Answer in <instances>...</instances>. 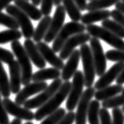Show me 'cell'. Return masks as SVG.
Returning <instances> with one entry per match:
<instances>
[{
    "instance_id": "obj_28",
    "label": "cell",
    "mask_w": 124,
    "mask_h": 124,
    "mask_svg": "<svg viewBox=\"0 0 124 124\" xmlns=\"http://www.w3.org/2000/svg\"><path fill=\"white\" fill-rule=\"evenodd\" d=\"M121 0H92L87 5V10L94 11L103 10L104 8L111 7L112 6H115Z\"/></svg>"
},
{
    "instance_id": "obj_29",
    "label": "cell",
    "mask_w": 124,
    "mask_h": 124,
    "mask_svg": "<svg viewBox=\"0 0 124 124\" xmlns=\"http://www.w3.org/2000/svg\"><path fill=\"white\" fill-rule=\"evenodd\" d=\"M22 33L18 30H8L0 32V44L18 41L22 38Z\"/></svg>"
},
{
    "instance_id": "obj_6",
    "label": "cell",
    "mask_w": 124,
    "mask_h": 124,
    "mask_svg": "<svg viewBox=\"0 0 124 124\" xmlns=\"http://www.w3.org/2000/svg\"><path fill=\"white\" fill-rule=\"evenodd\" d=\"M62 84H63L62 79L59 78L57 79V80H54L47 87L46 89H45L43 92L39 93L38 95H37V96L32 99H29L24 103V108L29 110L41 108L50 98H52L53 95L60 89Z\"/></svg>"
},
{
    "instance_id": "obj_53",
    "label": "cell",
    "mask_w": 124,
    "mask_h": 124,
    "mask_svg": "<svg viewBox=\"0 0 124 124\" xmlns=\"http://www.w3.org/2000/svg\"><path fill=\"white\" fill-rule=\"evenodd\" d=\"M26 1H29V0H26Z\"/></svg>"
},
{
    "instance_id": "obj_48",
    "label": "cell",
    "mask_w": 124,
    "mask_h": 124,
    "mask_svg": "<svg viewBox=\"0 0 124 124\" xmlns=\"http://www.w3.org/2000/svg\"><path fill=\"white\" fill-rule=\"evenodd\" d=\"M62 2V0H53V3H54L55 6H60L61 2Z\"/></svg>"
},
{
    "instance_id": "obj_19",
    "label": "cell",
    "mask_w": 124,
    "mask_h": 124,
    "mask_svg": "<svg viewBox=\"0 0 124 124\" xmlns=\"http://www.w3.org/2000/svg\"><path fill=\"white\" fill-rule=\"evenodd\" d=\"M9 71L11 92L17 95L21 91V84H22V70L18 61L15 60L9 64Z\"/></svg>"
},
{
    "instance_id": "obj_15",
    "label": "cell",
    "mask_w": 124,
    "mask_h": 124,
    "mask_svg": "<svg viewBox=\"0 0 124 124\" xmlns=\"http://www.w3.org/2000/svg\"><path fill=\"white\" fill-rule=\"evenodd\" d=\"M124 69V62H118L111 67L108 72H106L95 84V89L100 90L109 86L115 80H116L119 74Z\"/></svg>"
},
{
    "instance_id": "obj_51",
    "label": "cell",
    "mask_w": 124,
    "mask_h": 124,
    "mask_svg": "<svg viewBox=\"0 0 124 124\" xmlns=\"http://www.w3.org/2000/svg\"><path fill=\"white\" fill-rule=\"evenodd\" d=\"M122 110H123V111L124 112V105L123 106V109H122Z\"/></svg>"
},
{
    "instance_id": "obj_43",
    "label": "cell",
    "mask_w": 124,
    "mask_h": 124,
    "mask_svg": "<svg viewBox=\"0 0 124 124\" xmlns=\"http://www.w3.org/2000/svg\"><path fill=\"white\" fill-rule=\"evenodd\" d=\"M12 1H15V0H0V12L10 5V3Z\"/></svg>"
},
{
    "instance_id": "obj_14",
    "label": "cell",
    "mask_w": 124,
    "mask_h": 124,
    "mask_svg": "<svg viewBox=\"0 0 124 124\" xmlns=\"http://www.w3.org/2000/svg\"><path fill=\"white\" fill-rule=\"evenodd\" d=\"M49 86L46 82H33L25 86L15 97V103L18 105H24L29 98L37 93H41Z\"/></svg>"
},
{
    "instance_id": "obj_11",
    "label": "cell",
    "mask_w": 124,
    "mask_h": 124,
    "mask_svg": "<svg viewBox=\"0 0 124 124\" xmlns=\"http://www.w3.org/2000/svg\"><path fill=\"white\" fill-rule=\"evenodd\" d=\"M95 89L92 87L88 88L84 92L77 105L75 124H86L89 106L92 102V99L95 95Z\"/></svg>"
},
{
    "instance_id": "obj_45",
    "label": "cell",
    "mask_w": 124,
    "mask_h": 124,
    "mask_svg": "<svg viewBox=\"0 0 124 124\" xmlns=\"http://www.w3.org/2000/svg\"><path fill=\"white\" fill-rule=\"evenodd\" d=\"M115 9L124 14V2H118V3L115 5Z\"/></svg>"
},
{
    "instance_id": "obj_25",
    "label": "cell",
    "mask_w": 124,
    "mask_h": 124,
    "mask_svg": "<svg viewBox=\"0 0 124 124\" xmlns=\"http://www.w3.org/2000/svg\"><path fill=\"white\" fill-rule=\"evenodd\" d=\"M62 2H63L64 10L72 22H78L81 20V18H82L81 10L79 9L74 0H62Z\"/></svg>"
},
{
    "instance_id": "obj_31",
    "label": "cell",
    "mask_w": 124,
    "mask_h": 124,
    "mask_svg": "<svg viewBox=\"0 0 124 124\" xmlns=\"http://www.w3.org/2000/svg\"><path fill=\"white\" fill-rule=\"evenodd\" d=\"M0 25L9 28L10 30H18L20 28L18 22L14 17L0 12Z\"/></svg>"
},
{
    "instance_id": "obj_33",
    "label": "cell",
    "mask_w": 124,
    "mask_h": 124,
    "mask_svg": "<svg viewBox=\"0 0 124 124\" xmlns=\"http://www.w3.org/2000/svg\"><path fill=\"white\" fill-rule=\"evenodd\" d=\"M65 115L66 113L64 108H59L54 113L47 116L41 124H57Z\"/></svg>"
},
{
    "instance_id": "obj_21",
    "label": "cell",
    "mask_w": 124,
    "mask_h": 124,
    "mask_svg": "<svg viewBox=\"0 0 124 124\" xmlns=\"http://www.w3.org/2000/svg\"><path fill=\"white\" fill-rule=\"evenodd\" d=\"M61 76L60 70L55 68H47L37 71L33 74V82H46L48 80H57Z\"/></svg>"
},
{
    "instance_id": "obj_18",
    "label": "cell",
    "mask_w": 124,
    "mask_h": 124,
    "mask_svg": "<svg viewBox=\"0 0 124 124\" xmlns=\"http://www.w3.org/2000/svg\"><path fill=\"white\" fill-rule=\"evenodd\" d=\"M80 59V50L75 49L71 56L69 57L67 63L64 64V66L62 69L61 72V79L62 80L69 81L75 73L77 72V68L79 65V62Z\"/></svg>"
},
{
    "instance_id": "obj_40",
    "label": "cell",
    "mask_w": 124,
    "mask_h": 124,
    "mask_svg": "<svg viewBox=\"0 0 124 124\" xmlns=\"http://www.w3.org/2000/svg\"><path fill=\"white\" fill-rule=\"evenodd\" d=\"M111 17L113 20L119 23L121 26L124 27V14L120 12L118 10L115 9L111 11Z\"/></svg>"
},
{
    "instance_id": "obj_1",
    "label": "cell",
    "mask_w": 124,
    "mask_h": 124,
    "mask_svg": "<svg viewBox=\"0 0 124 124\" xmlns=\"http://www.w3.org/2000/svg\"><path fill=\"white\" fill-rule=\"evenodd\" d=\"M71 87L72 84L69 81H64L60 89L53 95L52 98H50L43 106L39 108L35 112V120L41 121L57 111L61 103L66 98H68Z\"/></svg>"
},
{
    "instance_id": "obj_17",
    "label": "cell",
    "mask_w": 124,
    "mask_h": 124,
    "mask_svg": "<svg viewBox=\"0 0 124 124\" xmlns=\"http://www.w3.org/2000/svg\"><path fill=\"white\" fill-rule=\"evenodd\" d=\"M24 48L26 49L28 56H29L30 61L33 62V64L37 68H38L40 69L46 68V61H45V59L41 54L34 41L31 40V39H26L24 41Z\"/></svg>"
},
{
    "instance_id": "obj_4",
    "label": "cell",
    "mask_w": 124,
    "mask_h": 124,
    "mask_svg": "<svg viewBox=\"0 0 124 124\" xmlns=\"http://www.w3.org/2000/svg\"><path fill=\"white\" fill-rule=\"evenodd\" d=\"M86 30L90 36L92 38L101 39L105 41L109 46L115 48V49L124 50V41L123 38L114 34L113 33L110 32L105 28L96 25H89L86 26Z\"/></svg>"
},
{
    "instance_id": "obj_23",
    "label": "cell",
    "mask_w": 124,
    "mask_h": 124,
    "mask_svg": "<svg viewBox=\"0 0 124 124\" xmlns=\"http://www.w3.org/2000/svg\"><path fill=\"white\" fill-rule=\"evenodd\" d=\"M51 22H52V17H50L49 15L45 16L44 18H42L41 19L38 26H37V28L34 30V33H33V41L38 43L42 39H44L45 36H46L48 30L49 29Z\"/></svg>"
},
{
    "instance_id": "obj_42",
    "label": "cell",
    "mask_w": 124,
    "mask_h": 124,
    "mask_svg": "<svg viewBox=\"0 0 124 124\" xmlns=\"http://www.w3.org/2000/svg\"><path fill=\"white\" fill-rule=\"evenodd\" d=\"M74 1L81 11L87 10V5H88L87 4V0H74Z\"/></svg>"
},
{
    "instance_id": "obj_41",
    "label": "cell",
    "mask_w": 124,
    "mask_h": 124,
    "mask_svg": "<svg viewBox=\"0 0 124 124\" xmlns=\"http://www.w3.org/2000/svg\"><path fill=\"white\" fill-rule=\"evenodd\" d=\"M76 120V113L69 111L57 124H72Z\"/></svg>"
},
{
    "instance_id": "obj_54",
    "label": "cell",
    "mask_w": 124,
    "mask_h": 124,
    "mask_svg": "<svg viewBox=\"0 0 124 124\" xmlns=\"http://www.w3.org/2000/svg\"><path fill=\"white\" fill-rule=\"evenodd\" d=\"M90 1H92V0H90Z\"/></svg>"
},
{
    "instance_id": "obj_8",
    "label": "cell",
    "mask_w": 124,
    "mask_h": 124,
    "mask_svg": "<svg viewBox=\"0 0 124 124\" xmlns=\"http://www.w3.org/2000/svg\"><path fill=\"white\" fill-rule=\"evenodd\" d=\"M6 11H7V15L14 17L18 22L22 30V35L25 38L30 39L31 38H33L35 30L26 14H25L15 5H9L6 8Z\"/></svg>"
},
{
    "instance_id": "obj_44",
    "label": "cell",
    "mask_w": 124,
    "mask_h": 124,
    "mask_svg": "<svg viewBox=\"0 0 124 124\" xmlns=\"http://www.w3.org/2000/svg\"><path fill=\"white\" fill-rule=\"evenodd\" d=\"M115 80H116V84H119V85H122V84H124V69Z\"/></svg>"
},
{
    "instance_id": "obj_35",
    "label": "cell",
    "mask_w": 124,
    "mask_h": 124,
    "mask_svg": "<svg viewBox=\"0 0 124 124\" xmlns=\"http://www.w3.org/2000/svg\"><path fill=\"white\" fill-rule=\"evenodd\" d=\"M14 53H12L9 50L0 47V61L2 63L10 64L11 62L15 61L14 59Z\"/></svg>"
},
{
    "instance_id": "obj_34",
    "label": "cell",
    "mask_w": 124,
    "mask_h": 124,
    "mask_svg": "<svg viewBox=\"0 0 124 124\" xmlns=\"http://www.w3.org/2000/svg\"><path fill=\"white\" fill-rule=\"evenodd\" d=\"M107 60L114 62H124V50L111 49L106 53Z\"/></svg>"
},
{
    "instance_id": "obj_16",
    "label": "cell",
    "mask_w": 124,
    "mask_h": 124,
    "mask_svg": "<svg viewBox=\"0 0 124 124\" xmlns=\"http://www.w3.org/2000/svg\"><path fill=\"white\" fill-rule=\"evenodd\" d=\"M37 47L45 59V61L48 62L49 64H51L53 68H55V69H57L59 70L63 69L64 66L63 60L60 57H57L56 55V53L53 51V49L48 46L47 43L40 41L37 43Z\"/></svg>"
},
{
    "instance_id": "obj_50",
    "label": "cell",
    "mask_w": 124,
    "mask_h": 124,
    "mask_svg": "<svg viewBox=\"0 0 124 124\" xmlns=\"http://www.w3.org/2000/svg\"><path fill=\"white\" fill-rule=\"evenodd\" d=\"M122 95L124 97V88H123V92H122Z\"/></svg>"
},
{
    "instance_id": "obj_47",
    "label": "cell",
    "mask_w": 124,
    "mask_h": 124,
    "mask_svg": "<svg viewBox=\"0 0 124 124\" xmlns=\"http://www.w3.org/2000/svg\"><path fill=\"white\" fill-rule=\"evenodd\" d=\"M41 2V0H32V3L34 6H36V7L40 5Z\"/></svg>"
},
{
    "instance_id": "obj_26",
    "label": "cell",
    "mask_w": 124,
    "mask_h": 124,
    "mask_svg": "<svg viewBox=\"0 0 124 124\" xmlns=\"http://www.w3.org/2000/svg\"><path fill=\"white\" fill-rule=\"evenodd\" d=\"M0 93L4 98H9L11 93L10 80L8 79L7 73L1 61H0Z\"/></svg>"
},
{
    "instance_id": "obj_27",
    "label": "cell",
    "mask_w": 124,
    "mask_h": 124,
    "mask_svg": "<svg viewBox=\"0 0 124 124\" xmlns=\"http://www.w3.org/2000/svg\"><path fill=\"white\" fill-rule=\"evenodd\" d=\"M100 103L96 100H92L88 111V120L89 124H100Z\"/></svg>"
},
{
    "instance_id": "obj_39",
    "label": "cell",
    "mask_w": 124,
    "mask_h": 124,
    "mask_svg": "<svg viewBox=\"0 0 124 124\" xmlns=\"http://www.w3.org/2000/svg\"><path fill=\"white\" fill-rule=\"evenodd\" d=\"M100 124H112L111 117L110 115L108 109L102 108L100 111Z\"/></svg>"
},
{
    "instance_id": "obj_2",
    "label": "cell",
    "mask_w": 124,
    "mask_h": 124,
    "mask_svg": "<svg viewBox=\"0 0 124 124\" xmlns=\"http://www.w3.org/2000/svg\"><path fill=\"white\" fill-rule=\"evenodd\" d=\"M10 46L14 55L17 57V61L21 67L22 85L26 86L27 84L30 83L33 77V68L32 64H31V61L24 46H22L19 41L11 42Z\"/></svg>"
},
{
    "instance_id": "obj_12",
    "label": "cell",
    "mask_w": 124,
    "mask_h": 124,
    "mask_svg": "<svg viewBox=\"0 0 124 124\" xmlns=\"http://www.w3.org/2000/svg\"><path fill=\"white\" fill-rule=\"evenodd\" d=\"M92 38L90 37V34L86 33H79L74 36L71 37L68 40L60 52V57L62 60H66L69 58L71 54L75 50V48L78 46H82V45L86 44V42L90 41Z\"/></svg>"
},
{
    "instance_id": "obj_49",
    "label": "cell",
    "mask_w": 124,
    "mask_h": 124,
    "mask_svg": "<svg viewBox=\"0 0 124 124\" xmlns=\"http://www.w3.org/2000/svg\"><path fill=\"white\" fill-rule=\"evenodd\" d=\"M25 124H33V123L32 122H30V121H28V122H27V123H26Z\"/></svg>"
},
{
    "instance_id": "obj_46",
    "label": "cell",
    "mask_w": 124,
    "mask_h": 124,
    "mask_svg": "<svg viewBox=\"0 0 124 124\" xmlns=\"http://www.w3.org/2000/svg\"><path fill=\"white\" fill-rule=\"evenodd\" d=\"M22 119H17V118H15V119H13L12 121H11V123H10V124H22Z\"/></svg>"
},
{
    "instance_id": "obj_52",
    "label": "cell",
    "mask_w": 124,
    "mask_h": 124,
    "mask_svg": "<svg viewBox=\"0 0 124 124\" xmlns=\"http://www.w3.org/2000/svg\"><path fill=\"white\" fill-rule=\"evenodd\" d=\"M122 2H124V0H122Z\"/></svg>"
},
{
    "instance_id": "obj_13",
    "label": "cell",
    "mask_w": 124,
    "mask_h": 124,
    "mask_svg": "<svg viewBox=\"0 0 124 124\" xmlns=\"http://www.w3.org/2000/svg\"><path fill=\"white\" fill-rule=\"evenodd\" d=\"M2 103L4 104L7 113L15 116L17 119H24L26 121L35 119V114H33V111L26 108H22L20 105L12 101L10 99L4 98L2 100Z\"/></svg>"
},
{
    "instance_id": "obj_9",
    "label": "cell",
    "mask_w": 124,
    "mask_h": 124,
    "mask_svg": "<svg viewBox=\"0 0 124 124\" xmlns=\"http://www.w3.org/2000/svg\"><path fill=\"white\" fill-rule=\"evenodd\" d=\"M90 47H91L93 61L95 63V73L98 77H101L106 72L107 69V57L103 52V46L98 38H92L90 39Z\"/></svg>"
},
{
    "instance_id": "obj_7",
    "label": "cell",
    "mask_w": 124,
    "mask_h": 124,
    "mask_svg": "<svg viewBox=\"0 0 124 124\" xmlns=\"http://www.w3.org/2000/svg\"><path fill=\"white\" fill-rule=\"evenodd\" d=\"M84 85V73L81 71H77L73 76L71 90L68 95L66 101V108L68 111H72L78 105L81 96L83 95Z\"/></svg>"
},
{
    "instance_id": "obj_36",
    "label": "cell",
    "mask_w": 124,
    "mask_h": 124,
    "mask_svg": "<svg viewBox=\"0 0 124 124\" xmlns=\"http://www.w3.org/2000/svg\"><path fill=\"white\" fill-rule=\"evenodd\" d=\"M112 124H124L123 111L119 108H114L112 111Z\"/></svg>"
},
{
    "instance_id": "obj_3",
    "label": "cell",
    "mask_w": 124,
    "mask_h": 124,
    "mask_svg": "<svg viewBox=\"0 0 124 124\" xmlns=\"http://www.w3.org/2000/svg\"><path fill=\"white\" fill-rule=\"evenodd\" d=\"M86 27L82 23L72 21L67 22L66 24H64V26L53 41L52 49L55 53L61 52L62 47L71 37L76 34H79V33H84Z\"/></svg>"
},
{
    "instance_id": "obj_38",
    "label": "cell",
    "mask_w": 124,
    "mask_h": 124,
    "mask_svg": "<svg viewBox=\"0 0 124 124\" xmlns=\"http://www.w3.org/2000/svg\"><path fill=\"white\" fill-rule=\"evenodd\" d=\"M1 95H2L0 93V124H10L7 111L5 108L3 103H2Z\"/></svg>"
},
{
    "instance_id": "obj_30",
    "label": "cell",
    "mask_w": 124,
    "mask_h": 124,
    "mask_svg": "<svg viewBox=\"0 0 124 124\" xmlns=\"http://www.w3.org/2000/svg\"><path fill=\"white\" fill-rule=\"evenodd\" d=\"M102 27L105 28L110 32L113 33L114 34L119 37L120 38H124V27L119 23L111 19H106L102 22Z\"/></svg>"
},
{
    "instance_id": "obj_10",
    "label": "cell",
    "mask_w": 124,
    "mask_h": 124,
    "mask_svg": "<svg viewBox=\"0 0 124 124\" xmlns=\"http://www.w3.org/2000/svg\"><path fill=\"white\" fill-rule=\"evenodd\" d=\"M65 13L66 11L63 6H57L56 8L54 15L52 18V22L50 24L49 29L44 38L46 43H50L53 41H54L56 37L57 36L59 32L63 28L64 22L65 20Z\"/></svg>"
},
{
    "instance_id": "obj_24",
    "label": "cell",
    "mask_w": 124,
    "mask_h": 124,
    "mask_svg": "<svg viewBox=\"0 0 124 124\" xmlns=\"http://www.w3.org/2000/svg\"><path fill=\"white\" fill-rule=\"evenodd\" d=\"M123 88L122 85L116 84V85H111L108 86L103 89L97 90V92L95 93V98L98 101H103L108 99L115 96L119 93L122 92Z\"/></svg>"
},
{
    "instance_id": "obj_37",
    "label": "cell",
    "mask_w": 124,
    "mask_h": 124,
    "mask_svg": "<svg viewBox=\"0 0 124 124\" xmlns=\"http://www.w3.org/2000/svg\"><path fill=\"white\" fill-rule=\"evenodd\" d=\"M54 3L53 0H41V11L42 15L48 16L52 12V9Z\"/></svg>"
},
{
    "instance_id": "obj_22",
    "label": "cell",
    "mask_w": 124,
    "mask_h": 124,
    "mask_svg": "<svg viewBox=\"0 0 124 124\" xmlns=\"http://www.w3.org/2000/svg\"><path fill=\"white\" fill-rule=\"evenodd\" d=\"M111 17V11L108 10H94L85 14L81 18V22L84 25H92L95 22H103Z\"/></svg>"
},
{
    "instance_id": "obj_32",
    "label": "cell",
    "mask_w": 124,
    "mask_h": 124,
    "mask_svg": "<svg viewBox=\"0 0 124 124\" xmlns=\"http://www.w3.org/2000/svg\"><path fill=\"white\" fill-rule=\"evenodd\" d=\"M124 105V97L123 95H116V96L111 97L106 100H103L102 103L103 108L110 109V108H116L120 106Z\"/></svg>"
},
{
    "instance_id": "obj_5",
    "label": "cell",
    "mask_w": 124,
    "mask_h": 124,
    "mask_svg": "<svg viewBox=\"0 0 124 124\" xmlns=\"http://www.w3.org/2000/svg\"><path fill=\"white\" fill-rule=\"evenodd\" d=\"M80 52L84 69V85L88 88H90L94 84L95 77L96 74L91 47L87 44L82 45V46H80Z\"/></svg>"
},
{
    "instance_id": "obj_20",
    "label": "cell",
    "mask_w": 124,
    "mask_h": 124,
    "mask_svg": "<svg viewBox=\"0 0 124 124\" xmlns=\"http://www.w3.org/2000/svg\"><path fill=\"white\" fill-rule=\"evenodd\" d=\"M15 5L22 10L33 21H38L42 18V13L41 10L33 3L31 4L26 0H15Z\"/></svg>"
}]
</instances>
